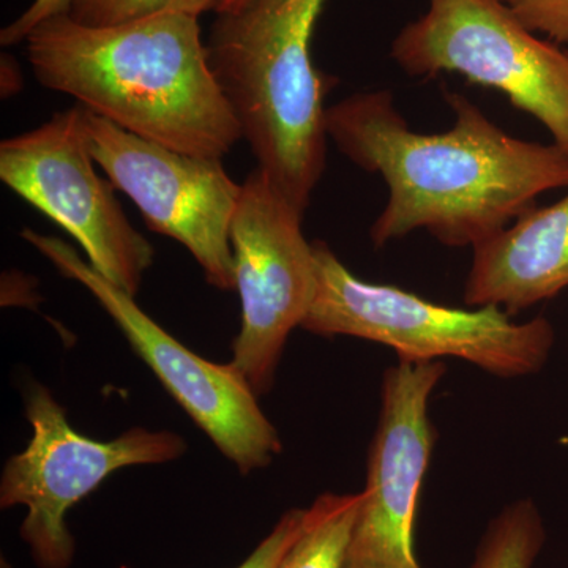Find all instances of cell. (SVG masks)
Returning a JSON list of instances; mask_svg holds the SVG:
<instances>
[{"mask_svg":"<svg viewBox=\"0 0 568 568\" xmlns=\"http://www.w3.org/2000/svg\"><path fill=\"white\" fill-rule=\"evenodd\" d=\"M305 511L306 508H291V510H287L278 519L274 529L268 532V536L253 549L252 555L235 568H278L283 556L286 555L287 549L291 548L295 538L301 534Z\"/></svg>","mask_w":568,"mask_h":568,"instance_id":"e0dca14e","label":"cell"},{"mask_svg":"<svg viewBox=\"0 0 568 568\" xmlns=\"http://www.w3.org/2000/svg\"><path fill=\"white\" fill-rule=\"evenodd\" d=\"M313 250L316 294L302 324L306 332L388 346L398 361L458 358L503 379L536 375L551 355L555 328L545 317L515 323L497 306L436 304L358 278L323 241L313 242Z\"/></svg>","mask_w":568,"mask_h":568,"instance_id":"277c9868","label":"cell"},{"mask_svg":"<svg viewBox=\"0 0 568 568\" xmlns=\"http://www.w3.org/2000/svg\"><path fill=\"white\" fill-rule=\"evenodd\" d=\"M250 0H219L216 3L215 13H227V11H235L241 9V7L246 6Z\"/></svg>","mask_w":568,"mask_h":568,"instance_id":"ffe728a7","label":"cell"},{"mask_svg":"<svg viewBox=\"0 0 568 568\" xmlns=\"http://www.w3.org/2000/svg\"><path fill=\"white\" fill-rule=\"evenodd\" d=\"M361 493H324L305 511L304 526L278 568H346Z\"/></svg>","mask_w":568,"mask_h":568,"instance_id":"4fadbf2b","label":"cell"},{"mask_svg":"<svg viewBox=\"0 0 568 568\" xmlns=\"http://www.w3.org/2000/svg\"><path fill=\"white\" fill-rule=\"evenodd\" d=\"M67 6H69V0H33L31 7L18 20L2 29L0 43L2 47L21 43L41 21L55 17V14L65 13Z\"/></svg>","mask_w":568,"mask_h":568,"instance_id":"ac0fdd59","label":"cell"},{"mask_svg":"<svg viewBox=\"0 0 568 568\" xmlns=\"http://www.w3.org/2000/svg\"><path fill=\"white\" fill-rule=\"evenodd\" d=\"M446 373L443 361H398L384 373L346 568H422L414 532L437 440L429 399Z\"/></svg>","mask_w":568,"mask_h":568,"instance_id":"8fae6325","label":"cell"},{"mask_svg":"<svg viewBox=\"0 0 568 568\" xmlns=\"http://www.w3.org/2000/svg\"><path fill=\"white\" fill-rule=\"evenodd\" d=\"M566 287L568 194L549 207L530 209L495 237L474 246L465 302L517 315Z\"/></svg>","mask_w":568,"mask_h":568,"instance_id":"7c38bea8","label":"cell"},{"mask_svg":"<svg viewBox=\"0 0 568 568\" xmlns=\"http://www.w3.org/2000/svg\"><path fill=\"white\" fill-rule=\"evenodd\" d=\"M24 43L43 88L136 136L209 159H223L244 140L197 17L166 13L91 28L62 13L37 24Z\"/></svg>","mask_w":568,"mask_h":568,"instance_id":"7a4b0ae2","label":"cell"},{"mask_svg":"<svg viewBox=\"0 0 568 568\" xmlns=\"http://www.w3.org/2000/svg\"><path fill=\"white\" fill-rule=\"evenodd\" d=\"M82 129L97 166L136 204L149 230L185 246L213 287L235 290L230 231L242 183L222 159L144 140L88 108Z\"/></svg>","mask_w":568,"mask_h":568,"instance_id":"30bf717a","label":"cell"},{"mask_svg":"<svg viewBox=\"0 0 568 568\" xmlns=\"http://www.w3.org/2000/svg\"><path fill=\"white\" fill-rule=\"evenodd\" d=\"M302 219L260 168L242 183L230 231L242 305L231 364L257 396L274 387L287 338L315 298V250Z\"/></svg>","mask_w":568,"mask_h":568,"instance_id":"9c48e42d","label":"cell"},{"mask_svg":"<svg viewBox=\"0 0 568 568\" xmlns=\"http://www.w3.org/2000/svg\"><path fill=\"white\" fill-rule=\"evenodd\" d=\"M532 32L568 43V0H500Z\"/></svg>","mask_w":568,"mask_h":568,"instance_id":"2e32d148","label":"cell"},{"mask_svg":"<svg viewBox=\"0 0 568 568\" xmlns=\"http://www.w3.org/2000/svg\"><path fill=\"white\" fill-rule=\"evenodd\" d=\"M454 129L422 134L396 111L390 91L355 93L327 108L331 140L351 162L387 183L372 226L376 246L428 231L448 246H477L568 189V153L510 136L462 93H447Z\"/></svg>","mask_w":568,"mask_h":568,"instance_id":"6da1fadb","label":"cell"},{"mask_svg":"<svg viewBox=\"0 0 568 568\" xmlns=\"http://www.w3.org/2000/svg\"><path fill=\"white\" fill-rule=\"evenodd\" d=\"M82 112L77 104L0 142V181L65 230L100 275L134 297L155 253L126 219L110 179L97 173Z\"/></svg>","mask_w":568,"mask_h":568,"instance_id":"ba28073f","label":"cell"},{"mask_svg":"<svg viewBox=\"0 0 568 568\" xmlns=\"http://www.w3.org/2000/svg\"><path fill=\"white\" fill-rule=\"evenodd\" d=\"M219 0H69L65 14L91 28L129 24L166 13H185L200 18L215 11Z\"/></svg>","mask_w":568,"mask_h":568,"instance_id":"9a60e30c","label":"cell"},{"mask_svg":"<svg viewBox=\"0 0 568 568\" xmlns=\"http://www.w3.org/2000/svg\"><path fill=\"white\" fill-rule=\"evenodd\" d=\"M26 417L32 437L9 458L0 478V507H26L20 536L39 568H70L74 538L67 515L115 470L163 465L183 457L186 443L173 432L130 428L112 440L78 433L50 388L29 384Z\"/></svg>","mask_w":568,"mask_h":568,"instance_id":"8992f818","label":"cell"},{"mask_svg":"<svg viewBox=\"0 0 568 568\" xmlns=\"http://www.w3.org/2000/svg\"><path fill=\"white\" fill-rule=\"evenodd\" d=\"M545 537L544 519L536 503L515 500L489 521L470 568H532Z\"/></svg>","mask_w":568,"mask_h":568,"instance_id":"5bb4252c","label":"cell"},{"mask_svg":"<svg viewBox=\"0 0 568 568\" xmlns=\"http://www.w3.org/2000/svg\"><path fill=\"white\" fill-rule=\"evenodd\" d=\"M22 88V78L20 67L9 54L2 55V97L13 95Z\"/></svg>","mask_w":568,"mask_h":568,"instance_id":"d6986e66","label":"cell"},{"mask_svg":"<svg viewBox=\"0 0 568 568\" xmlns=\"http://www.w3.org/2000/svg\"><path fill=\"white\" fill-rule=\"evenodd\" d=\"M21 235L65 278L81 283L97 298L138 357L242 474L264 469L282 454L278 432L233 364H213L183 346L142 312L133 295L100 275L67 242L28 227Z\"/></svg>","mask_w":568,"mask_h":568,"instance_id":"52a82bcc","label":"cell"},{"mask_svg":"<svg viewBox=\"0 0 568 568\" xmlns=\"http://www.w3.org/2000/svg\"><path fill=\"white\" fill-rule=\"evenodd\" d=\"M390 54L409 77L458 73L506 93L568 153V51L538 39L500 0H428Z\"/></svg>","mask_w":568,"mask_h":568,"instance_id":"5b68a950","label":"cell"},{"mask_svg":"<svg viewBox=\"0 0 568 568\" xmlns=\"http://www.w3.org/2000/svg\"><path fill=\"white\" fill-rule=\"evenodd\" d=\"M325 0H250L220 13L209 62L257 168L305 213L327 159L324 100L334 78L316 69L313 31Z\"/></svg>","mask_w":568,"mask_h":568,"instance_id":"3957f363","label":"cell"}]
</instances>
